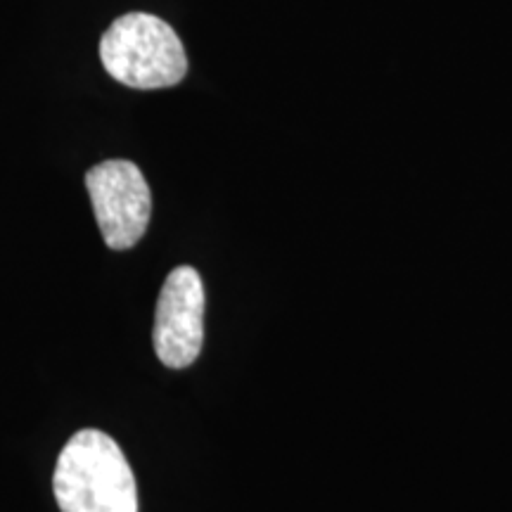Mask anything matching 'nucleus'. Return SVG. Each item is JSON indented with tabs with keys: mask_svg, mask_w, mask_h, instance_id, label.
<instances>
[{
	"mask_svg": "<svg viewBox=\"0 0 512 512\" xmlns=\"http://www.w3.org/2000/svg\"><path fill=\"white\" fill-rule=\"evenodd\" d=\"M95 219L105 245L117 252L136 247L150 226L152 192L133 162L110 159L86 174Z\"/></svg>",
	"mask_w": 512,
	"mask_h": 512,
	"instance_id": "3",
	"label": "nucleus"
},
{
	"mask_svg": "<svg viewBox=\"0 0 512 512\" xmlns=\"http://www.w3.org/2000/svg\"><path fill=\"white\" fill-rule=\"evenodd\" d=\"M100 60L114 81L136 91L171 88L188 74L181 38L164 19L147 12H128L105 31Z\"/></svg>",
	"mask_w": 512,
	"mask_h": 512,
	"instance_id": "2",
	"label": "nucleus"
},
{
	"mask_svg": "<svg viewBox=\"0 0 512 512\" xmlns=\"http://www.w3.org/2000/svg\"><path fill=\"white\" fill-rule=\"evenodd\" d=\"M53 489L62 512H138L131 465L100 430L76 432L55 465Z\"/></svg>",
	"mask_w": 512,
	"mask_h": 512,
	"instance_id": "1",
	"label": "nucleus"
},
{
	"mask_svg": "<svg viewBox=\"0 0 512 512\" xmlns=\"http://www.w3.org/2000/svg\"><path fill=\"white\" fill-rule=\"evenodd\" d=\"M204 285L192 266H178L164 280L155 313V351L166 368H188L204 344Z\"/></svg>",
	"mask_w": 512,
	"mask_h": 512,
	"instance_id": "4",
	"label": "nucleus"
}]
</instances>
